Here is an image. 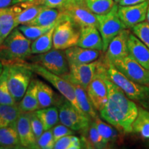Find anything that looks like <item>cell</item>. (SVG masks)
<instances>
[{
    "mask_svg": "<svg viewBox=\"0 0 149 149\" xmlns=\"http://www.w3.org/2000/svg\"><path fill=\"white\" fill-rule=\"evenodd\" d=\"M105 81L108 88V101L100 111V116L120 133H132V126L138 113V107L118 86L109 79L108 75Z\"/></svg>",
    "mask_w": 149,
    "mask_h": 149,
    "instance_id": "6da1fadb",
    "label": "cell"
},
{
    "mask_svg": "<svg viewBox=\"0 0 149 149\" xmlns=\"http://www.w3.org/2000/svg\"><path fill=\"white\" fill-rule=\"evenodd\" d=\"M31 45V40L15 28L0 45V61L3 66L24 63L32 54Z\"/></svg>",
    "mask_w": 149,
    "mask_h": 149,
    "instance_id": "7a4b0ae2",
    "label": "cell"
},
{
    "mask_svg": "<svg viewBox=\"0 0 149 149\" xmlns=\"http://www.w3.org/2000/svg\"><path fill=\"white\" fill-rule=\"evenodd\" d=\"M108 77L124 91L130 100L137 102L149 111V86L141 85L128 79L113 64L107 66Z\"/></svg>",
    "mask_w": 149,
    "mask_h": 149,
    "instance_id": "3957f363",
    "label": "cell"
},
{
    "mask_svg": "<svg viewBox=\"0 0 149 149\" xmlns=\"http://www.w3.org/2000/svg\"><path fill=\"white\" fill-rule=\"evenodd\" d=\"M24 62L5 66L7 68V84L9 91L17 103L23 98L33 73V70L26 66Z\"/></svg>",
    "mask_w": 149,
    "mask_h": 149,
    "instance_id": "277c9868",
    "label": "cell"
},
{
    "mask_svg": "<svg viewBox=\"0 0 149 149\" xmlns=\"http://www.w3.org/2000/svg\"><path fill=\"white\" fill-rule=\"evenodd\" d=\"M107 75V66L103 59H100L95 74L86 91L95 109L99 111L103 109L108 101V88L105 81Z\"/></svg>",
    "mask_w": 149,
    "mask_h": 149,
    "instance_id": "5b68a950",
    "label": "cell"
},
{
    "mask_svg": "<svg viewBox=\"0 0 149 149\" xmlns=\"http://www.w3.org/2000/svg\"><path fill=\"white\" fill-rule=\"evenodd\" d=\"M70 19L64 13L63 18L55 26L53 35V48L66 50L77 46L80 31ZM80 29V28H79Z\"/></svg>",
    "mask_w": 149,
    "mask_h": 149,
    "instance_id": "8992f818",
    "label": "cell"
},
{
    "mask_svg": "<svg viewBox=\"0 0 149 149\" xmlns=\"http://www.w3.org/2000/svg\"><path fill=\"white\" fill-rule=\"evenodd\" d=\"M24 64L27 67H29L30 69H31L33 72H35L41 77L49 81L55 88L59 91V93L64 96L66 100L69 101L74 108L77 110L81 114H84L83 112L81 111L79 107L78 103L76 100L74 91L72 86V84L64 78L60 76L53 73V72L48 71L44 67L40 66V64H35V63H29L26 61L24 62Z\"/></svg>",
    "mask_w": 149,
    "mask_h": 149,
    "instance_id": "52a82bcc",
    "label": "cell"
},
{
    "mask_svg": "<svg viewBox=\"0 0 149 149\" xmlns=\"http://www.w3.org/2000/svg\"><path fill=\"white\" fill-rule=\"evenodd\" d=\"M118 6L115 3L109 12L103 15H96L97 29L103 41V53L107 49L109 43L124 29H127L117 14Z\"/></svg>",
    "mask_w": 149,
    "mask_h": 149,
    "instance_id": "ba28073f",
    "label": "cell"
},
{
    "mask_svg": "<svg viewBox=\"0 0 149 149\" xmlns=\"http://www.w3.org/2000/svg\"><path fill=\"white\" fill-rule=\"evenodd\" d=\"M30 59L32 63L40 64L48 71L59 76L69 72L70 67L64 50L53 48L42 54H38Z\"/></svg>",
    "mask_w": 149,
    "mask_h": 149,
    "instance_id": "9c48e42d",
    "label": "cell"
},
{
    "mask_svg": "<svg viewBox=\"0 0 149 149\" xmlns=\"http://www.w3.org/2000/svg\"><path fill=\"white\" fill-rule=\"evenodd\" d=\"M113 65L128 79L139 84L149 86V70L130 55L115 61Z\"/></svg>",
    "mask_w": 149,
    "mask_h": 149,
    "instance_id": "30bf717a",
    "label": "cell"
},
{
    "mask_svg": "<svg viewBox=\"0 0 149 149\" xmlns=\"http://www.w3.org/2000/svg\"><path fill=\"white\" fill-rule=\"evenodd\" d=\"M59 119L61 124L74 131L83 130L90 124V118L80 113L67 100L59 106Z\"/></svg>",
    "mask_w": 149,
    "mask_h": 149,
    "instance_id": "8fae6325",
    "label": "cell"
},
{
    "mask_svg": "<svg viewBox=\"0 0 149 149\" xmlns=\"http://www.w3.org/2000/svg\"><path fill=\"white\" fill-rule=\"evenodd\" d=\"M100 59L88 64L70 65L68 73L61 76L69 82L79 85L87 91L89 84L95 74Z\"/></svg>",
    "mask_w": 149,
    "mask_h": 149,
    "instance_id": "7c38bea8",
    "label": "cell"
},
{
    "mask_svg": "<svg viewBox=\"0 0 149 149\" xmlns=\"http://www.w3.org/2000/svg\"><path fill=\"white\" fill-rule=\"evenodd\" d=\"M130 33L129 30L124 29L111 41L107 49L104 52L105 56L103 58L104 62L107 66L113 64L115 61L128 55V40Z\"/></svg>",
    "mask_w": 149,
    "mask_h": 149,
    "instance_id": "4fadbf2b",
    "label": "cell"
},
{
    "mask_svg": "<svg viewBox=\"0 0 149 149\" xmlns=\"http://www.w3.org/2000/svg\"><path fill=\"white\" fill-rule=\"evenodd\" d=\"M63 12L79 28L89 26L97 28L98 26L96 15L87 7L84 1L68 3L64 8Z\"/></svg>",
    "mask_w": 149,
    "mask_h": 149,
    "instance_id": "5bb4252c",
    "label": "cell"
},
{
    "mask_svg": "<svg viewBox=\"0 0 149 149\" xmlns=\"http://www.w3.org/2000/svg\"><path fill=\"white\" fill-rule=\"evenodd\" d=\"M148 5L149 0H146L135 5L119 6L117 14L127 29L133 28L146 19Z\"/></svg>",
    "mask_w": 149,
    "mask_h": 149,
    "instance_id": "9a60e30c",
    "label": "cell"
},
{
    "mask_svg": "<svg viewBox=\"0 0 149 149\" xmlns=\"http://www.w3.org/2000/svg\"><path fill=\"white\" fill-rule=\"evenodd\" d=\"M102 52L103 51L84 48L78 46H72L65 50L69 66L88 64L97 60L102 55Z\"/></svg>",
    "mask_w": 149,
    "mask_h": 149,
    "instance_id": "2e32d148",
    "label": "cell"
},
{
    "mask_svg": "<svg viewBox=\"0 0 149 149\" xmlns=\"http://www.w3.org/2000/svg\"><path fill=\"white\" fill-rule=\"evenodd\" d=\"M17 130L22 146L37 148V140L31 125L29 113H21L17 121Z\"/></svg>",
    "mask_w": 149,
    "mask_h": 149,
    "instance_id": "e0dca14e",
    "label": "cell"
},
{
    "mask_svg": "<svg viewBox=\"0 0 149 149\" xmlns=\"http://www.w3.org/2000/svg\"><path fill=\"white\" fill-rule=\"evenodd\" d=\"M80 34L77 46L88 49L103 51V41L98 29L93 26L79 29Z\"/></svg>",
    "mask_w": 149,
    "mask_h": 149,
    "instance_id": "ac0fdd59",
    "label": "cell"
},
{
    "mask_svg": "<svg viewBox=\"0 0 149 149\" xmlns=\"http://www.w3.org/2000/svg\"><path fill=\"white\" fill-rule=\"evenodd\" d=\"M128 55L149 70V48L132 33L128 37Z\"/></svg>",
    "mask_w": 149,
    "mask_h": 149,
    "instance_id": "d6986e66",
    "label": "cell"
},
{
    "mask_svg": "<svg viewBox=\"0 0 149 149\" xmlns=\"http://www.w3.org/2000/svg\"><path fill=\"white\" fill-rule=\"evenodd\" d=\"M63 16H64V12L60 9L44 6L36 17L27 24L53 26L60 21L63 18Z\"/></svg>",
    "mask_w": 149,
    "mask_h": 149,
    "instance_id": "ffe728a7",
    "label": "cell"
},
{
    "mask_svg": "<svg viewBox=\"0 0 149 149\" xmlns=\"http://www.w3.org/2000/svg\"><path fill=\"white\" fill-rule=\"evenodd\" d=\"M18 104L22 113H31L40 109L37 98V79L31 80L23 98Z\"/></svg>",
    "mask_w": 149,
    "mask_h": 149,
    "instance_id": "44dd1931",
    "label": "cell"
},
{
    "mask_svg": "<svg viewBox=\"0 0 149 149\" xmlns=\"http://www.w3.org/2000/svg\"><path fill=\"white\" fill-rule=\"evenodd\" d=\"M72 85L74 91L76 100L81 111L86 116L90 119H95L97 117V115L95 111V108L89 98L87 91L79 85L75 84H72Z\"/></svg>",
    "mask_w": 149,
    "mask_h": 149,
    "instance_id": "7402d4cb",
    "label": "cell"
},
{
    "mask_svg": "<svg viewBox=\"0 0 149 149\" xmlns=\"http://www.w3.org/2000/svg\"><path fill=\"white\" fill-rule=\"evenodd\" d=\"M134 133L144 139H149V111L138 107V113L133 123Z\"/></svg>",
    "mask_w": 149,
    "mask_h": 149,
    "instance_id": "603a6c76",
    "label": "cell"
},
{
    "mask_svg": "<svg viewBox=\"0 0 149 149\" xmlns=\"http://www.w3.org/2000/svg\"><path fill=\"white\" fill-rule=\"evenodd\" d=\"M37 98L40 109L55 106L57 104V97L54 91L49 86L40 80L37 79Z\"/></svg>",
    "mask_w": 149,
    "mask_h": 149,
    "instance_id": "cb8c5ba5",
    "label": "cell"
},
{
    "mask_svg": "<svg viewBox=\"0 0 149 149\" xmlns=\"http://www.w3.org/2000/svg\"><path fill=\"white\" fill-rule=\"evenodd\" d=\"M21 113L18 103L0 104V128L16 124Z\"/></svg>",
    "mask_w": 149,
    "mask_h": 149,
    "instance_id": "d4e9b609",
    "label": "cell"
},
{
    "mask_svg": "<svg viewBox=\"0 0 149 149\" xmlns=\"http://www.w3.org/2000/svg\"><path fill=\"white\" fill-rule=\"evenodd\" d=\"M81 139L88 148H107L108 146L104 142L101 135L98 133L94 122H91L85 129Z\"/></svg>",
    "mask_w": 149,
    "mask_h": 149,
    "instance_id": "484cf974",
    "label": "cell"
},
{
    "mask_svg": "<svg viewBox=\"0 0 149 149\" xmlns=\"http://www.w3.org/2000/svg\"><path fill=\"white\" fill-rule=\"evenodd\" d=\"M22 146L17 130V123L0 128V148H10Z\"/></svg>",
    "mask_w": 149,
    "mask_h": 149,
    "instance_id": "4316f807",
    "label": "cell"
},
{
    "mask_svg": "<svg viewBox=\"0 0 149 149\" xmlns=\"http://www.w3.org/2000/svg\"><path fill=\"white\" fill-rule=\"evenodd\" d=\"M95 125L98 133L101 135L104 142L107 144V146H111L112 143L116 142L119 137L120 132L116 128L103 122L98 116L94 119Z\"/></svg>",
    "mask_w": 149,
    "mask_h": 149,
    "instance_id": "83f0119b",
    "label": "cell"
},
{
    "mask_svg": "<svg viewBox=\"0 0 149 149\" xmlns=\"http://www.w3.org/2000/svg\"><path fill=\"white\" fill-rule=\"evenodd\" d=\"M42 122L44 130L51 129L59 122V109L55 106L40 109L35 111Z\"/></svg>",
    "mask_w": 149,
    "mask_h": 149,
    "instance_id": "f1b7e54d",
    "label": "cell"
},
{
    "mask_svg": "<svg viewBox=\"0 0 149 149\" xmlns=\"http://www.w3.org/2000/svg\"><path fill=\"white\" fill-rule=\"evenodd\" d=\"M55 26L51 28L48 32L41 35L40 37L33 41L31 45V53L34 55H38V54H42L51 51L52 48L53 47V35Z\"/></svg>",
    "mask_w": 149,
    "mask_h": 149,
    "instance_id": "f546056e",
    "label": "cell"
},
{
    "mask_svg": "<svg viewBox=\"0 0 149 149\" xmlns=\"http://www.w3.org/2000/svg\"><path fill=\"white\" fill-rule=\"evenodd\" d=\"M43 7L44 6H42L33 5L24 9L22 12L17 15L15 17V27L18 26L19 25L29 24L30 22H31L36 17V16L40 13Z\"/></svg>",
    "mask_w": 149,
    "mask_h": 149,
    "instance_id": "4dcf8cb0",
    "label": "cell"
},
{
    "mask_svg": "<svg viewBox=\"0 0 149 149\" xmlns=\"http://www.w3.org/2000/svg\"><path fill=\"white\" fill-rule=\"evenodd\" d=\"M87 7L95 15L107 13L115 4L114 0H84Z\"/></svg>",
    "mask_w": 149,
    "mask_h": 149,
    "instance_id": "1f68e13d",
    "label": "cell"
},
{
    "mask_svg": "<svg viewBox=\"0 0 149 149\" xmlns=\"http://www.w3.org/2000/svg\"><path fill=\"white\" fill-rule=\"evenodd\" d=\"M17 102L9 91L7 84V68L3 66V71L0 74V104H15Z\"/></svg>",
    "mask_w": 149,
    "mask_h": 149,
    "instance_id": "d6a6232c",
    "label": "cell"
},
{
    "mask_svg": "<svg viewBox=\"0 0 149 149\" xmlns=\"http://www.w3.org/2000/svg\"><path fill=\"white\" fill-rule=\"evenodd\" d=\"M57 25V24H56ZM53 26H35V25H29V24H23L19 26L18 29L23 34L29 39L30 40L34 41L36 39L40 37L44 33L48 32Z\"/></svg>",
    "mask_w": 149,
    "mask_h": 149,
    "instance_id": "836d02e7",
    "label": "cell"
},
{
    "mask_svg": "<svg viewBox=\"0 0 149 149\" xmlns=\"http://www.w3.org/2000/svg\"><path fill=\"white\" fill-rule=\"evenodd\" d=\"M134 35L149 48V24L142 22L132 28Z\"/></svg>",
    "mask_w": 149,
    "mask_h": 149,
    "instance_id": "e575fe53",
    "label": "cell"
},
{
    "mask_svg": "<svg viewBox=\"0 0 149 149\" xmlns=\"http://www.w3.org/2000/svg\"><path fill=\"white\" fill-rule=\"evenodd\" d=\"M54 141L52 129L44 130L42 135L37 140V148L52 149L54 148Z\"/></svg>",
    "mask_w": 149,
    "mask_h": 149,
    "instance_id": "d590c367",
    "label": "cell"
},
{
    "mask_svg": "<svg viewBox=\"0 0 149 149\" xmlns=\"http://www.w3.org/2000/svg\"><path fill=\"white\" fill-rule=\"evenodd\" d=\"M29 6L37 5L52 8H58L63 10L68 4L66 0H32L28 2Z\"/></svg>",
    "mask_w": 149,
    "mask_h": 149,
    "instance_id": "8d00e7d4",
    "label": "cell"
},
{
    "mask_svg": "<svg viewBox=\"0 0 149 149\" xmlns=\"http://www.w3.org/2000/svg\"><path fill=\"white\" fill-rule=\"evenodd\" d=\"M29 115L31 127H32L33 133H34L36 140H37L39 137L42 135V134L44 133V126H43L42 123L39 119V117L37 116L35 111L29 113Z\"/></svg>",
    "mask_w": 149,
    "mask_h": 149,
    "instance_id": "74e56055",
    "label": "cell"
},
{
    "mask_svg": "<svg viewBox=\"0 0 149 149\" xmlns=\"http://www.w3.org/2000/svg\"><path fill=\"white\" fill-rule=\"evenodd\" d=\"M52 133H53V139L55 142L56 141L58 140L61 137H64L66 135H74V130L70 129L68 127H67L64 124H59V125L55 126L54 127L51 128Z\"/></svg>",
    "mask_w": 149,
    "mask_h": 149,
    "instance_id": "f35d334b",
    "label": "cell"
},
{
    "mask_svg": "<svg viewBox=\"0 0 149 149\" xmlns=\"http://www.w3.org/2000/svg\"><path fill=\"white\" fill-rule=\"evenodd\" d=\"M73 135H66L56 141L54 145L55 149H72Z\"/></svg>",
    "mask_w": 149,
    "mask_h": 149,
    "instance_id": "ab89813d",
    "label": "cell"
},
{
    "mask_svg": "<svg viewBox=\"0 0 149 149\" xmlns=\"http://www.w3.org/2000/svg\"><path fill=\"white\" fill-rule=\"evenodd\" d=\"M146 0H120L119 1V6H130L135 5L137 3L144 2Z\"/></svg>",
    "mask_w": 149,
    "mask_h": 149,
    "instance_id": "60d3db41",
    "label": "cell"
},
{
    "mask_svg": "<svg viewBox=\"0 0 149 149\" xmlns=\"http://www.w3.org/2000/svg\"><path fill=\"white\" fill-rule=\"evenodd\" d=\"M13 6V0H0V9L6 8Z\"/></svg>",
    "mask_w": 149,
    "mask_h": 149,
    "instance_id": "b9f144b4",
    "label": "cell"
},
{
    "mask_svg": "<svg viewBox=\"0 0 149 149\" xmlns=\"http://www.w3.org/2000/svg\"><path fill=\"white\" fill-rule=\"evenodd\" d=\"M32 0H13V5L17 4V3H24V2H29V1H31Z\"/></svg>",
    "mask_w": 149,
    "mask_h": 149,
    "instance_id": "7bdbcfd3",
    "label": "cell"
},
{
    "mask_svg": "<svg viewBox=\"0 0 149 149\" xmlns=\"http://www.w3.org/2000/svg\"><path fill=\"white\" fill-rule=\"evenodd\" d=\"M67 3H80V2H84V0H66Z\"/></svg>",
    "mask_w": 149,
    "mask_h": 149,
    "instance_id": "ee69618b",
    "label": "cell"
},
{
    "mask_svg": "<svg viewBox=\"0 0 149 149\" xmlns=\"http://www.w3.org/2000/svg\"><path fill=\"white\" fill-rule=\"evenodd\" d=\"M146 21L149 24V5H148V10H147V13H146Z\"/></svg>",
    "mask_w": 149,
    "mask_h": 149,
    "instance_id": "f6af8a7d",
    "label": "cell"
},
{
    "mask_svg": "<svg viewBox=\"0 0 149 149\" xmlns=\"http://www.w3.org/2000/svg\"><path fill=\"white\" fill-rule=\"evenodd\" d=\"M3 69V64H1V61H0V74H1V72H2Z\"/></svg>",
    "mask_w": 149,
    "mask_h": 149,
    "instance_id": "bcb514c9",
    "label": "cell"
},
{
    "mask_svg": "<svg viewBox=\"0 0 149 149\" xmlns=\"http://www.w3.org/2000/svg\"><path fill=\"white\" fill-rule=\"evenodd\" d=\"M120 0H114L115 3H119V1H120Z\"/></svg>",
    "mask_w": 149,
    "mask_h": 149,
    "instance_id": "7dc6e473",
    "label": "cell"
},
{
    "mask_svg": "<svg viewBox=\"0 0 149 149\" xmlns=\"http://www.w3.org/2000/svg\"><path fill=\"white\" fill-rule=\"evenodd\" d=\"M1 20H0V30H1Z\"/></svg>",
    "mask_w": 149,
    "mask_h": 149,
    "instance_id": "c3c4849f",
    "label": "cell"
}]
</instances>
